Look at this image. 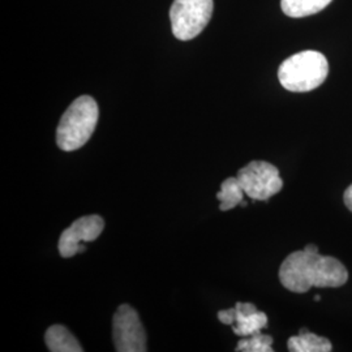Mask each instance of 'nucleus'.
<instances>
[{
    "label": "nucleus",
    "instance_id": "39448f33",
    "mask_svg": "<svg viewBox=\"0 0 352 352\" xmlns=\"http://www.w3.org/2000/svg\"><path fill=\"white\" fill-rule=\"evenodd\" d=\"M241 188L252 200L266 201L283 187V180L274 164L265 161H253L238 173Z\"/></svg>",
    "mask_w": 352,
    "mask_h": 352
},
{
    "label": "nucleus",
    "instance_id": "4468645a",
    "mask_svg": "<svg viewBox=\"0 0 352 352\" xmlns=\"http://www.w3.org/2000/svg\"><path fill=\"white\" fill-rule=\"evenodd\" d=\"M235 315H236L235 307L230 308V309H223V311L218 312V320L222 324H225V325H231L232 327L235 324Z\"/></svg>",
    "mask_w": 352,
    "mask_h": 352
},
{
    "label": "nucleus",
    "instance_id": "f257e3e1",
    "mask_svg": "<svg viewBox=\"0 0 352 352\" xmlns=\"http://www.w3.org/2000/svg\"><path fill=\"white\" fill-rule=\"evenodd\" d=\"M347 279L349 272L340 260L305 248L292 252L279 269L283 287L296 294H304L312 287H340Z\"/></svg>",
    "mask_w": 352,
    "mask_h": 352
},
{
    "label": "nucleus",
    "instance_id": "f8f14e48",
    "mask_svg": "<svg viewBox=\"0 0 352 352\" xmlns=\"http://www.w3.org/2000/svg\"><path fill=\"white\" fill-rule=\"evenodd\" d=\"M244 189L241 188L238 177H227L221 184V190L217 193V199L221 201L219 209L227 212L236 208L244 201Z\"/></svg>",
    "mask_w": 352,
    "mask_h": 352
},
{
    "label": "nucleus",
    "instance_id": "423d86ee",
    "mask_svg": "<svg viewBox=\"0 0 352 352\" xmlns=\"http://www.w3.org/2000/svg\"><path fill=\"white\" fill-rule=\"evenodd\" d=\"M113 337L118 352L146 351V333L138 312L128 304H122L113 318Z\"/></svg>",
    "mask_w": 352,
    "mask_h": 352
},
{
    "label": "nucleus",
    "instance_id": "ddd939ff",
    "mask_svg": "<svg viewBox=\"0 0 352 352\" xmlns=\"http://www.w3.org/2000/svg\"><path fill=\"white\" fill-rule=\"evenodd\" d=\"M273 337L261 334V331L254 333L250 337H244L238 342L236 351L244 352H272L273 351Z\"/></svg>",
    "mask_w": 352,
    "mask_h": 352
},
{
    "label": "nucleus",
    "instance_id": "1a4fd4ad",
    "mask_svg": "<svg viewBox=\"0 0 352 352\" xmlns=\"http://www.w3.org/2000/svg\"><path fill=\"white\" fill-rule=\"evenodd\" d=\"M46 346L51 352H82L75 336L63 325H52L45 334Z\"/></svg>",
    "mask_w": 352,
    "mask_h": 352
},
{
    "label": "nucleus",
    "instance_id": "7ed1b4c3",
    "mask_svg": "<svg viewBox=\"0 0 352 352\" xmlns=\"http://www.w3.org/2000/svg\"><path fill=\"white\" fill-rule=\"evenodd\" d=\"M329 74L325 55L314 50L298 52L280 64L278 78L289 91L307 93L321 87Z\"/></svg>",
    "mask_w": 352,
    "mask_h": 352
},
{
    "label": "nucleus",
    "instance_id": "9d476101",
    "mask_svg": "<svg viewBox=\"0 0 352 352\" xmlns=\"http://www.w3.org/2000/svg\"><path fill=\"white\" fill-rule=\"evenodd\" d=\"M287 347L291 352H330L333 350L330 340L316 336L305 327L300 330L299 336L289 338Z\"/></svg>",
    "mask_w": 352,
    "mask_h": 352
},
{
    "label": "nucleus",
    "instance_id": "6e6552de",
    "mask_svg": "<svg viewBox=\"0 0 352 352\" xmlns=\"http://www.w3.org/2000/svg\"><path fill=\"white\" fill-rule=\"evenodd\" d=\"M235 311L236 315L232 331L239 337H250L261 331L267 325V316L258 311L252 302H236Z\"/></svg>",
    "mask_w": 352,
    "mask_h": 352
},
{
    "label": "nucleus",
    "instance_id": "9b49d317",
    "mask_svg": "<svg viewBox=\"0 0 352 352\" xmlns=\"http://www.w3.org/2000/svg\"><path fill=\"white\" fill-rule=\"evenodd\" d=\"M331 3V0H280V8L285 14L294 19L315 14Z\"/></svg>",
    "mask_w": 352,
    "mask_h": 352
},
{
    "label": "nucleus",
    "instance_id": "f03ea898",
    "mask_svg": "<svg viewBox=\"0 0 352 352\" xmlns=\"http://www.w3.org/2000/svg\"><path fill=\"white\" fill-rule=\"evenodd\" d=\"M100 118L98 104L91 97L81 96L71 103L56 128V144L64 151L82 148L91 138Z\"/></svg>",
    "mask_w": 352,
    "mask_h": 352
},
{
    "label": "nucleus",
    "instance_id": "20e7f679",
    "mask_svg": "<svg viewBox=\"0 0 352 352\" xmlns=\"http://www.w3.org/2000/svg\"><path fill=\"white\" fill-rule=\"evenodd\" d=\"M213 0H174L170 10L173 33L180 41L197 37L213 14Z\"/></svg>",
    "mask_w": 352,
    "mask_h": 352
},
{
    "label": "nucleus",
    "instance_id": "2eb2a0df",
    "mask_svg": "<svg viewBox=\"0 0 352 352\" xmlns=\"http://www.w3.org/2000/svg\"><path fill=\"white\" fill-rule=\"evenodd\" d=\"M343 200H344L347 209L352 213V184L349 188L346 189V192L343 195Z\"/></svg>",
    "mask_w": 352,
    "mask_h": 352
},
{
    "label": "nucleus",
    "instance_id": "0eeeda50",
    "mask_svg": "<svg viewBox=\"0 0 352 352\" xmlns=\"http://www.w3.org/2000/svg\"><path fill=\"white\" fill-rule=\"evenodd\" d=\"M104 228V221L100 215H87L76 219L75 222L65 228L59 239V253L64 258L74 257L77 253L85 251V245L81 241H94L101 236Z\"/></svg>",
    "mask_w": 352,
    "mask_h": 352
},
{
    "label": "nucleus",
    "instance_id": "dca6fc26",
    "mask_svg": "<svg viewBox=\"0 0 352 352\" xmlns=\"http://www.w3.org/2000/svg\"><path fill=\"white\" fill-rule=\"evenodd\" d=\"M315 300L316 302H320V300H321V296H318V295H317V296H315Z\"/></svg>",
    "mask_w": 352,
    "mask_h": 352
}]
</instances>
